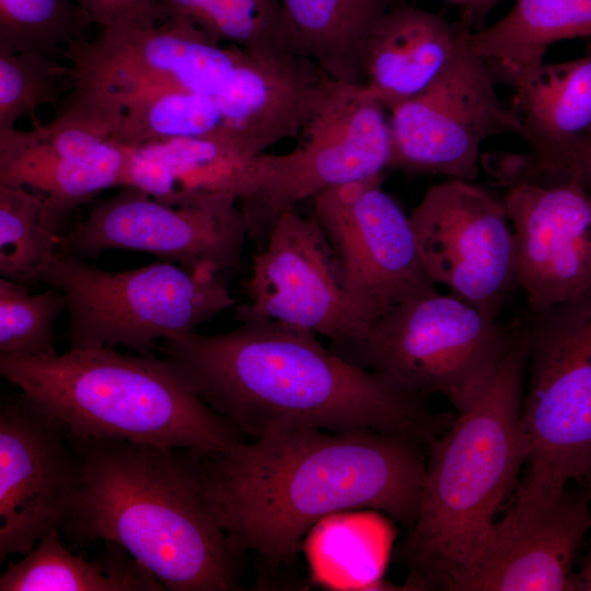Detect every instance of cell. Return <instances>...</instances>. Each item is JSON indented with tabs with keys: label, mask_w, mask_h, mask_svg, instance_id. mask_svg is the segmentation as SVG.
<instances>
[{
	"label": "cell",
	"mask_w": 591,
	"mask_h": 591,
	"mask_svg": "<svg viewBox=\"0 0 591 591\" xmlns=\"http://www.w3.org/2000/svg\"><path fill=\"white\" fill-rule=\"evenodd\" d=\"M158 350L186 386L243 436L372 430L427 444L444 421L426 397L358 367L313 332L278 322H244L233 331H196Z\"/></svg>",
	"instance_id": "1"
},
{
	"label": "cell",
	"mask_w": 591,
	"mask_h": 591,
	"mask_svg": "<svg viewBox=\"0 0 591 591\" xmlns=\"http://www.w3.org/2000/svg\"><path fill=\"white\" fill-rule=\"evenodd\" d=\"M422 443L372 430H299L241 441L204 459L231 546L277 564L338 512L372 509L409 529L427 467Z\"/></svg>",
	"instance_id": "2"
},
{
	"label": "cell",
	"mask_w": 591,
	"mask_h": 591,
	"mask_svg": "<svg viewBox=\"0 0 591 591\" xmlns=\"http://www.w3.org/2000/svg\"><path fill=\"white\" fill-rule=\"evenodd\" d=\"M68 441L81 482L61 530L74 546L113 542L166 590L239 589L243 556L221 523L204 453L70 433Z\"/></svg>",
	"instance_id": "3"
},
{
	"label": "cell",
	"mask_w": 591,
	"mask_h": 591,
	"mask_svg": "<svg viewBox=\"0 0 591 591\" xmlns=\"http://www.w3.org/2000/svg\"><path fill=\"white\" fill-rule=\"evenodd\" d=\"M529 327L511 345L482 393L430 442L418 511L403 543L410 587H442L472 566L523 461L519 419Z\"/></svg>",
	"instance_id": "4"
},
{
	"label": "cell",
	"mask_w": 591,
	"mask_h": 591,
	"mask_svg": "<svg viewBox=\"0 0 591 591\" xmlns=\"http://www.w3.org/2000/svg\"><path fill=\"white\" fill-rule=\"evenodd\" d=\"M0 374L74 437L204 454L243 441V434L154 352L124 355L96 347L46 357L0 356Z\"/></svg>",
	"instance_id": "5"
},
{
	"label": "cell",
	"mask_w": 591,
	"mask_h": 591,
	"mask_svg": "<svg viewBox=\"0 0 591 591\" xmlns=\"http://www.w3.org/2000/svg\"><path fill=\"white\" fill-rule=\"evenodd\" d=\"M526 368L525 470L503 515L514 521L536 518L591 472V292L534 313Z\"/></svg>",
	"instance_id": "6"
},
{
	"label": "cell",
	"mask_w": 591,
	"mask_h": 591,
	"mask_svg": "<svg viewBox=\"0 0 591 591\" xmlns=\"http://www.w3.org/2000/svg\"><path fill=\"white\" fill-rule=\"evenodd\" d=\"M43 283L66 297L70 348L124 346L153 354L164 339L196 331L236 303L220 275L162 259L107 271L58 251Z\"/></svg>",
	"instance_id": "7"
},
{
	"label": "cell",
	"mask_w": 591,
	"mask_h": 591,
	"mask_svg": "<svg viewBox=\"0 0 591 591\" xmlns=\"http://www.w3.org/2000/svg\"><path fill=\"white\" fill-rule=\"evenodd\" d=\"M513 329L463 299L437 291L402 301L359 339L331 349L408 392L447 398L457 414L496 372Z\"/></svg>",
	"instance_id": "8"
},
{
	"label": "cell",
	"mask_w": 591,
	"mask_h": 591,
	"mask_svg": "<svg viewBox=\"0 0 591 591\" xmlns=\"http://www.w3.org/2000/svg\"><path fill=\"white\" fill-rule=\"evenodd\" d=\"M385 109L364 84L331 80L297 148L256 154L239 173L232 194L247 236L263 241L283 210L324 190L382 176L392 160Z\"/></svg>",
	"instance_id": "9"
},
{
	"label": "cell",
	"mask_w": 591,
	"mask_h": 591,
	"mask_svg": "<svg viewBox=\"0 0 591 591\" xmlns=\"http://www.w3.org/2000/svg\"><path fill=\"white\" fill-rule=\"evenodd\" d=\"M246 236L233 196L220 194L173 206L121 187L62 233L58 251L93 259L109 250H130L216 276L241 267Z\"/></svg>",
	"instance_id": "10"
},
{
	"label": "cell",
	"mask_w": 591,
	"mask_h": 591,
	"mask_svg": "<svg viewBox=\"0 0 591 591\" xmlns=\"http://www.w3.org/2000/svg\"><path fill=\"white\" fill-rule=\"evenodd\" d=\"M462 44L439 77L390 109L391 167L474 181L484 141L524 128L500 101L488 63Z\"/></svg>",
	"instance_id": "11"
},
{
	"label": "cell",
	"mask_w": 591,
	"mask_h": 591,
	"mask_svg": "<svg viewBox=\"0 0 591 591\" xmlns=\"http://www.w3.org/2000/svg\"><path fill=\"white\" fill-rule=\"evenodd\" d=\"M312 200L344 292L367 329L402 301L438 291L421 264L409 216L382 188V176L335 186Z\"/></svg>",
	"instance_id": "12"
},
{
	"label": "cell",
	"mask_w": 591,
	"mask_h": 591,
	"mask_svg": "<svg viewBox=\"0 0 591 591\" xmlns=\"http://www.w3.org/2000/svg\"><path fill=\"white\" fill-rule=\"evenodd\" d=\"M409 220L430 280L497 320L517 283L503 199L472 181L449 178L427 189Z\"/></svg>",
	"instance_id": "13"
},
{
	"label": "cell",
	"mask_w": 591,
	"mask_h": 591,
	"mask_svg": "<svg viewBox=\"0 0 591 591\" xmlns=\"http://www.w3.org/2000/svg\"><path fill=\"white\" fill-rule=\"evenodd\" d=\"M253 255L243 282L247 302L235 309L244 322H278L343 345L367 331L348 301L336 257L314 217L283 210Z\"/></svg>",
	"instance_id": "14"
},
{
	"label": "cell",
	"mask_w": 591,
	"mask_h": 591,
	"mask_svg": "<svg viewBox=\"0 0 591 591\" xmlns=\"http://www.w3.org/2000/svg\"><path fill=\"white\" fill-rule=\"evenodd\" d=\"M68 428L23 392L0 402V559L62 528L81 482Z\"/></svg>",
	"instance_id": "15"
},
{
	"label": "cell",
	"mask_w": 591,
	"mask_h": 591,
	"mask_svg": "<svg viewBox=\"0 0 591 591\" xmlns=\"http://www.w3.org/2000/svg\"><path fill=\"white\" fill-rule=\"evenodd\" d=\"M515 282L533 313L591 292V195L575 179L502 184Z\"/></svg>",
	"instance_id": "16"
},
{
	"label": "cell",
	"mask_w": 591,
	"mask_h": 591,
	"mask_svg": "<svg viewBox=\"0 0 591 591\" xmlns=\"http://www.w3.org/2000/svg\"><path fill=\"white\" fill-rule=\"evenodd\" d=\"M589 532V497L566 490L536 518L497 520L483 553L445 590L576 591L572 567Z\"/></svg>",
	"instance_id": "17"
},
{
	"label": "cell",
	"mask_w": 591,
	"mask_h": 591,
	"mask_svg": "<svg viewBox=\"0 0 591 591\" xmlns=\"http://www.w3.org/2000/svg\"><path fill=\"white\" fill-rule=\"evenodd\" d=\"M63 101L56 119L119 146L135 148L198 138L239 148L230 138L217 102L183 89L139 83L77 84Z\"/></svg>",
	"instance_id": "18"
},
{
	"label": "cell",
	"mask_w": 591,
	"mask_h": 591,
	"mask_svg": "<svg viewBox=\"0 0 591 591\" xmlns=\"http://www.w3.org/2000/svg\"><path fill=\"white\" fill-rule=\"evenodd\" d=\"M130 147L54 118L0 131V184L39 192L71 211L123 187Z\"/></svg>",
	"instance_id": "19"
},
{
	"label": "cell",
	"mask_w": 591,
	"mask_h": 591,
	"mask_svg": "<svg viewBox=\"0 0 591 591\" xmlns=\"http://www.w3.org/2000/svg\"><path fill=\"white\" fill-rule=\"evenodd\" d=\"M329 82L308 58L251 53L237 90L222 108L231 140L256 155L299 138Z\"/></svg>",
	"instance_id": "20"
},
{
	"label": "cell",
	"mask_w": 591,
	"mask_h": 591,
	"mask_svg": "<svg viewBox=\"0 0 591 591\" xmlns=\"http://www.w3.org/2000/svg\"><path fill=\"white\" fill-rule=\"evenodd\" d=\"M468 30L427 10L393 3L369 37L363 84L390 111L439 77Z\"/></svg>",
	"instance_id": "21"
},
{
	"label": "cell",
	"mask_w": 591,
	"mask_h": 591,
	"mask_svg": "<svg viewBox=\"0 0 591 591\" xmlns=\"http://www.w3.org/2000/svg\"><path fill=\"white\" fill-rule=\"evenodd\" d=\"M252 157L216 139L178 138L148 143L130 148L123 187L173 206L220 194L233 196L234 181Z\"/></svg>",
	"instance_id": "22"
},
{
	"label": "cell",
	"mask_w": 591,
	"mask_h": 591,
	"mask_svg": "<svg viewBox=\"0 0 591 591\" xmlns=\"http://www.w3.org/2000/svg\"><path fill=\"white\" fill-rule=\"evenodd\" d=\"M392 0H281L292 53L333 81L363 84L369 37Z\"/></svg>",
	"instance_id": "23"
},
{
	"label": "cell",
	"mask_w": 591,
	"mask_h": 591,
	"mask_svg": "<svg viewBox=\"0 0 591 591\" xmlns=\"http://www.w3.org/2000/svg\"><path fill=\"white\" fill-rule=\"evenodd\" d=\"M591 38V0H515L491 25L466 36L468 48L512 84L542 63L555 43Z\"/></svg>",
	"instance_id": "24"
},
{
	"label": "cell",
	"mask_w": 591,
	"mask_h": 591,
	"mask_svg": "<svg viewBox=\"0 0 591 591\" xmlns=\"http://www.w3.org/2000/svg\"><path fill=\"white\" fill-rule=\"evenodd\" d=\"M60 528L46 532L23 558L0 576V591H164V586L123 547L103 542L93 560L74 555L60 540Z\"/></svg>",
	"instance_id": "25"
},
{
	"label": "cell",
	"mask_w": 591,
	"mask_h": 591,
	"mask_svg": "<svg viewBox=\"0 0 591 591\" xmlns=\"http://www.w3.org/2000/svg\"><path fill=\"white\" fill-rule=\"evenodd\" d=\"M513 113L534 154H544L591 131V43L582 56L543 61L512 84Z\"/></svg>",
	"instance_id": "26"
},
{
	"label": "cell",
	"mask_w": 591,
	"mask_h": 591,
	"mask_svg": "<svg viewBox=\"0 0 591 591\" xmlns=\"http://www.w3.org/2000/svg\"><path fill=\"white\" fill-rule=\"evenodd\" d=\"M72 211L26 187L0 184V274L22 285L43 283Z\"/></svg>",
	"instance_id": "27"
},
{
	"label": "cell",
	"mask_w": 591,
	"mask_h": 591,
	"mask_svg": "<svg viewBox=\"0 0 591 591\" xmlns=\"http://www.w3.org/2000/svg\"><path fill=\"white\" fill-rule=\"evenodd\" d=\"M157 19L256 54H293L281 0H154ZM294 55V54H293Z\"/></svg>",
	"instance_id": "28"
},
{
	"label": "cell",
	"mask_w": 591,
	"mask_h": 591,
	"mask_svg": "<svg viewBox=\"0 0 591 591\" xmlns=\"http://www.w3.org/2000/svg\"><path fill=\"white\" fill-rule=\"evenodd\" d=\"M346 512L323 519L308 533L313 577L320 584L336 589L383 587L379 554H373L370 537L363 534L367 518Z\"/></svg>",
	"instance_id": "29"
},
{
	"label": "cell",
	"mask_w": 591,
	"mask_h": 591,
	"mask_svg": "<svg viewBox=\"0 0 591 591\" xmlns=\"http://www.w3.org/2000/svg\"><path fill=\"white\" fill-rule=\"evenodd\" d=\"M95 26L74 0H0V53H63L91 38Z\"/></svg>",
	"instance_id": "30"
},
{
	"label": "cell",
	"mask_w": 591,
	"mask_h": 591,
	"mask_svg": "<svg viewBox=\"0 0 591 591\" xmlns=\"http://www.w3.org/2000/svg\"><path fill=\"white\" fill-rule=\"evenodd\" d=\"M77 84L76 68L39 51L0 53V131L44 105L65 100Z\"/></svg>",
	"instance_id": "31"
},
{
	"label": "cell",
	"mask_w": 591,
	"mask_h": 591,
	"mask_svg": "<svg viewBox=\"0 0 591 591\" xmlns=\"http://www.w3.org/2000/svg\"><path fill=\"white\" fill-rule=\"evenodd\" d=\"M66 306V297L57 288L32 294L25 285L1 277L0 356L56 355L55 325Z\"/></svg>",
	"instance_id": "32"
},
{
	"label": "cell",
	"mask_w": 591,
	"mask_h": 591,
	"mask_svg": "<svg viewBox=\"0 0 591 591\" xmlns=\"http://www.w3.org/2000/svg\"><path fill=\"white\" fill-rule=\"evenodd\" d=\"M531 163L540 175L575 179L591 195V131L544 154L531 153Z\"/></svg>",
	"instance_id": "33"
},
{
	"label": "cell",
	"mask_w": 591,
	"mask_h": 591,
	"mask_svg": "<svg viewBox=\"0 0 591 591\" xmlns=\"http://www.w3.org/2000/svg\"><path fill=\"white\" fill-rule=\"evenodd\" d=\"M91 16L95 27L124 22H150L157 19L154 0H74Z\"/></svg>",
	"instance_id": "34"
},
{
	"label": "cell",
	"mask_w": 591,
	"mask_h": 591,
	"mask_svg": "<svg viewBox=\"0 0 591 591\" xmlns=\"http://www.w3.org/2000/svg\"><path fill=\"white\" fill-rule=\"evenodd\" d=\"M452 5L460 8L463 13L470 19L483 16L486 12L493 9L502 0H444Z\"/></svg>",
	"instance_id": "35"
},
{
	"label": "cell",
	"mask_w": 591,
	"mask_h": 591,
	"mask_svg": "<svg viewBox=\"0 0 591 591\" xmlns=\"http://www.w3.org/2000/svg\"><path fill=\"white\" fill-rule=\"evenodd\" d=\"M576 591H591V547L576 572Z\"/></svg>",
	"instance_id": "36"
},
{
	"label": "cell",
	"mask_w": 591,
	"mask_h": 591,
	"mask_svg": "<svg viewBox=\"0 0 591 591\" xmlns=\"http://www.w3.org/2000/svg\"><path fill=\"white\" fill-rule=\"evenodd\" d=\"M582 482L584 483V493L591 501V472L583 478Z\"/></svg>",
	"instance_id": "37"
}]
</instances>
